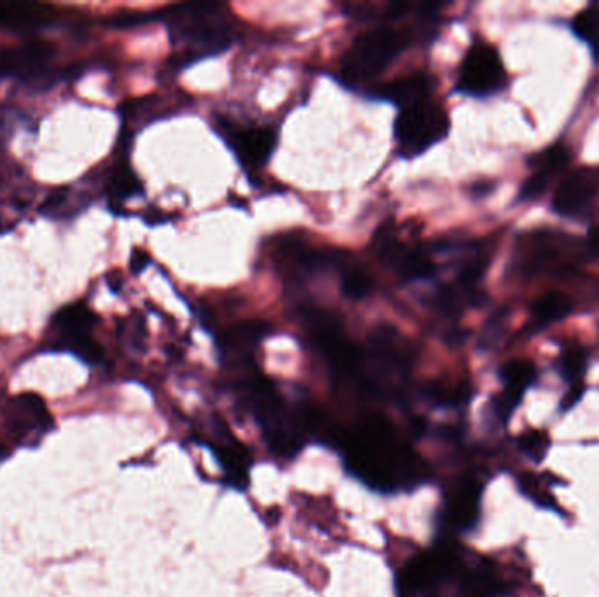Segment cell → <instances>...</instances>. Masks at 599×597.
Masks as SVG:
<instances>
[{
    "instance_id": "cell-1",
    "label": "cell",
    "mask_w": 599,
    "mask_h": 597,
    "mask_svg": "<svg viewBox=\"0 0 599 597\" xmlns=\"http://www.w3.org/2000/svg\"><path fill=\"white\" fill-rule=\"evenodd\" d=\"M339 443L347 473L379 494L414 491L428 478L423 459L381 417L358 422Z\"/></svg>"
},
{
    "instance_id": "cell-2",
    "label": "cell",
    "mask_w": 599,
    "mask_h": 597,
    "mask_svg": "<svg viewBox=\"0 0 599 597\" xmlns=\"http://www.w3.org/2000/svg\"><path fill=\"white\" fill-rule=\"evenodd\" d=\"M240 396L251 410L256 426L270 452L293 459L304 449L309 436L323 433L311 408L291 407L270 380L260 373H249L237 384Z\"/></svg>"
},
{
    "instance_id": "cell-3",
    "label": "cell",
    "mask_w": 599,
    "mask_h": 597,
    "mask_svg": "<svg viewBox=\"0 0 599 597\" xmlns=\"http://www.w3.org/2000/svg\"><path fill=\"white\" fill-rule=\"evenodd\" d=\"M170 39L181 65L228 50L235 37L232 11L223 4H183L167 9Z\"/></svg>"
},
{
    "instance_id": "cell-4",
    "label": "cell",
    "mask_w": 599,
    "mask_h": 597,
    "mask_svg": "<svg viewBox=\"0 0 599 597\" xmlns=\"http://www.w3.org/2000/svg\"><path fill=\"white\" fill-rule=\"evenodd\" d=\"M599 254V235L587 240L554 230H535L519 240L515 267L524 277L571 272L578 263L591 261Z\"/></svg>"
},
{
    "instance_id": "cell-5",
    "label": "cell",
    "mask_w": 599,
    "mask_h": 597,
    "mask_svg": "<svg viewBox=\"0 0 599 597\" xmlns=\"http://www.w3.org/2000/svg\"><path fill=\"white\" fill-rule=\"evenodd\" d=\"M409 30H367L354 39L340 65V78L346 85H365L384 72L398 55L412 44Z\"/></svg>"
},
{
    "instance_id": "cell-6",
    "label": "cell",
    "mask_w": 599,
    "mask_h": 597,
    "mask_svg": "<svg viewBox=\"0 0 599 597\" xmlns=\"http://www.w3.org/2000/svg\"><path fill=\"white\" fill-rule=\"evenodd\" d=\"M463 575V555L451 541L412 557L396 576V597H438L445 583Z\"/></svg>"
},
{
    "instance_id": "cell-7",
    "label": "cell",
    "mask_w": 599,
    "mask_h": 597,
    "mask_svg": "<svg viewBox=\"0 0 599 597\" xmlns=\"http://www.w3.org/2000/svg\"><path fill=\"white\" fill-rule=\"evenodd\" d=\"M449 128V114L435 100H421L414 106L403 107L395 123L398 155L405 158L423 155L431 146L444 141Z\"/></svg>"
},
{
    "instance_id": "cell-8",
    "label": "cell",
    "mask_w": 599,
    "mask_h": 597,
    "mask_svg": "<svg viewBox=\"0 0 599 597\" xmlns=\"http://www.w3.org/2000/svg\"><path fill=\"white\" fill-rule=\"evenodd\" d=\"M507 85V71L498 50L486 41L473 43L459 65L456 92L472 99H487Z\"/></svg>"
},
{
    "instance_id": "cell-9",
    "label": "cell",
    "mask_w": 599,
    "mask_h": 597,
    "mask_svg": "<svg viewBox=\"0 0 599 597\" xmlns=\"http://www.w3.org/2000/svg\"><path fill=\"white\" fill-rule=\"evenodd\" d=\"M482 501V485L473 477L456 480L445 492L440 508V526L454 533H466L477 526Z\"/></svg>"
},
{
    "instance_id": "cell-10",
    "label": "cell",
    "mask_w": 599,
    "mask_h": 597,
    "mask_svg": "<svg viewBox=\"0 0 599 597\" xmlns=\"http://www.w3.org/2000/svg\"><path fill=\"white\" fill-rule=\"evenodd\" d=\"M218 132L246 169H260L265 165L277 144V135L268 127H242L230 121H218Z\"/></svg>"
},
{
    "instance_id": "cell-11",
    "label": "cell",
    "mask_w": 599,
    "mask_h": 597,
    "mask_svg": "<svg viewBox=\"0 0 599 597\" xmlns=\"http://www.w3.org/2000/svg\"><path fill=\"white\" fill-rule=\"evenodd\" d=\"M599 188V170H573L561 179L552 198V212L566 219L584 218L596 200Z\"/></svg>"
},
{
    "instance_id": "cell-12",
    "label": "cell",
    "mask_w": 599,
    "mask_h": 597,
    "mask_svg": "<svg viewBox=\"0 0 599 597\" xmlns=\"http://www.w3.org/2000/svg\"><path fill=\"white\" fill-rule=\"evenodd\" d=\"M377 254L403 281H424L437 274V265L426 247L407 246L393 235L379 239Z\"/></svg>"
},
{
    "instance_id": "cell-13",
    "label": "cell",
    "mask_w": 599,
    "mask_h": 597,
    "mask_svg": "<svg viewBox=\"0 0 599 597\" xmlns=\"http://www.w3.org/2000/svg\"><path fill=\"white\" fill-rule=\"evenodd\" d=\"M6 424L13 435L20 440H27L30 436L50 431L53 419L48 414L43 398L34 393H25L9 401L6 407Z\"/></svg>"
},
{
    "instance_id": "cell-14",
    "label": "cell",
    "mask_w": 599,
    "mask_h": 597,
    "mask_svg": "<svg viewBox=\"0 0 599 597\" xmlns=\"http://www.w3.org/2000/svg\"><path fill=\"white\" fill-rule=\"evenodd\" d=\"M571 151L564 142H556L533 158V174L519 191V202H535L549 188L550 181L570 163Z\"/></svg>"
},
{
    "instance_id": "cell-15",
    "label": "cell",
    "mask_w": 599,
    "mask_h": 597,
    "mask_svg": "<svg viewBox=\"0 0 599 597\" xmlns=\"http://www.w3.org/2000/svg\"><path fill=\"white\" fill-rule=\"evenodd\" d=\"M214 454H216L221 470L225 471L226 484L232 485L239 491L247 489L251 457H249L246 447H242L239 440L233 438L232 433L223 429L221 435H216Z\"/></svg>"
},
{
    "instance_id": "cell-16",
    "label": "cell",
    "mask_w": 599,
    "mask_h": 597,
    "mask_svg": "<svg viewBox=\"0 0 599 597\" xmlns=\"http://www.w3.org/2000/svg\"><path fill=\"white\" fill-rule=\"evenodd\" d=\"M433 81L428 74H409L395 79L388 85L381 86L375 95L382 100H388L398 106H414L421 100L430 99Z\"/></svg>"
},
{
    "instance_id": "cell-17",
    "label": "cell",
    "mask_w": 599,
    "mask_h": 597,
    "mask_svg": "<svg viewBox=\"0 0 599 597\" xmlns=\"http://www.w3.org/2000/svg\"><path fill=\"white\" fill-rule=\"evenodd\" d=\"M97 326V316L86 307L85 303H72L58 310L53 317V328L57 330L62 344L74 338L88 337L90 331Z\"/></svg>"
},
{
    "instance_id": "cell-18",
    "label": "cell",
    "mask_w": 599,
    "mask_h": 597,
    "mask_svg": "<svg viewBox=\"0 0 599 597\" xmlns=\"http://www.w3.org/2000/svg\"><path fill=\"white\" fill-rule=\"evenodd\" d=\"M500 379L503 382V391L501 393L519 405L524 393L535 382V365L531 361H526V359L508 361L507 365H503L500 370Z\"/></svg>"
},
{
    "instance_id": "cell-19",
    "label": "cell",
    "mask_w": 599,
    "mask_h": 597,
    "mask_svg": "<svg viewBox=\"0 0 599 597\" xmlns=\"http://www.w3.org/2000/svg\"><path fill=\"white\" fill-rule=\"evenodd\" d=\"M573 312V300L561 291H550L547 295L540 296L531 307V324L542 330L550 324L561 321Z\"/></svg>"
},
{
    "instance_id": "cell-20",
    "label": "cell",
    "mask_w": 599,
    "mask_h": 597,
    "mask_svg": "<svg viewBox=\"0 0 599 597\" xmlns=\"http://www.w3.org/2000/svg\"><path fill=\"white\" fill-rule=\"evenodd\" d=\"M270 326L263 321L239 324L226 331L221 337V349L226 352H246L258 345L261 338L267 337Z\"/></svg>"
},
{
    "instance_id": "cell-21",
    "label": "cell",
    "mask_w": 599,
    "mask_h": 597,
    "mask_svg": "<svg viewBox=\"0 0 599 597\" xmlns=\"http://www.w3.org/2000/svg\"><path fill=\"white\" fill-rule=\"evenodd\" d=\"M51 51V46L43 43L29 44L22 50L9 51L8 55L0 58V69L9 72L32 71L50 58Z\"/></svg>"
},
{
    "instance_id": "cell-22",
    "label": "cell",
    "mask_w": 599,
    "mask_h": 597,
    "mask_svg": "<svg viewBox=\"0 0 599 597\" xmlns=\"http://www.w3.org/2000/svg\"><path fill=\"white\" fill-rule=\"evenodd\" d=\"M48 13L41 6H2L0 4V27L29 30L50 22Z\"/></svg>"
},
{
    "instance_id": "cell-23",
    "label": "cell",
    "mask_w": 599,
    "mask_h": 597,
    "mask_svg": "<svg viewBox=\"0 0 599 597\" xmlns=\"http://www.w3.org/2000/svg\"><path fill=\"white\" fill-rule=\"evenodd\" d=\"M340 277H342V293L351 300H363L374 291L372 275L358 263L344 260L340 265Z\"/></svg>"
},
{
    "instance_id": "cell-24",
    "label": "cell",
    "mask_w": 599,
    "mask_h": 597,
    "mask_svg": "<svg viewBox=\"0 0 599 597\" xmlns=\"http://www.w3.org/2000/svg\"><path fill=\"white\" fill-rule=\"evenodd\" d=\"M573 34L591 48L592 55L599 62V4H591L582 9L571 22Z\"/></svg>"
},
{
    "instance_id": "cell-25",
    "label": "cell",
    "mask_w": 599,
    "mask_h": 597,
    "mask_svg": "<svg viewBox=\"0 0 599 597\" xmlns=\"http://www.w3.org/2000/svg\"><path fill=\"white\" fill-rule=\"evenodd\" d=\"M347 16H351L354 20L360 22H368V20H388V18H396L402 16L405 11L412 9L410 4H375V2H363V4H349L346 6Z\"/></svg>"
},
{
    "instance_id": "cell-26",
    "label": "cell",
    "mask_w": 599,
    "mask_h": 597,
    "mask_svg": "<svg viewBox=\"0 0 599 597\" xmlns=\"http://www.w3.org/2000/svg\"><path fill=\"white\" fill-rule=\"evenodd\" d=\"M557 366L564 380H568L571 386H580V380L584 377L587 368V352L580 345H568L561 352Z\"/></svg>"
},
{
    "instance_id": "cell-27",
    "label": "cell",
    "mask_w": 599,
    "mask_h": 597,
    "mask_svg": "<svg viewBox=\"0 0 599 597\" xmlns=\"http://www.w3.org/2000/svg\"><path fill=\"white\" fill-rule=\"evenodd\" d=\"M109 191H111L114 198L127 200V198L142 193V184L139 177L135 176L134 170L130 169L128 165H120V167H116L113 176H111Z\"/></svg>"
},
{
    "instance_id": "cell-28",
    "label": "cell",
    "mask_w": 599,
    "mask_h": 597,
    "mask_svg": "<svg viewBox=\"0 0 599 597\" xmlns=\"http://www.w3.org/2000/svg\"><path fill=\"white\" fill-rule=\"evenodd\" d=\"M519 447L529 459L540 463L549 450V436L538 429H529L519 438Z\"/></svg>"
},
{
    "instance_id": "cell-29",
    "label": "cell",
    "mask_w": 599,
    "mask_h": 597,
    "mask_svg": "<svg viewBox=\"0 0 599 597\" xmlns=\"http://www.w3.org/2000/svg\"><path fill=\"white\" fill-rule=\"evenodd\" d=\"M519 489H521L524 496L533 499L536 505L542 506V508H554V510H557V505L554 503L552 494L545 491L542 485H540V480L533 477V475H522L519 478Z\"/></svg>"
},
{
    "instance_id": "cell-30",
    "label": "cell",
    "mask_w": 599,
    "mask_h": 597,
    "mask_svg": "<svg viewBox=\"0 0 599 597\" xmlns=\"http://www.w3.org/2000/svg\"><path fill=\"white\" fill-rule=\"evenodd\" d=\"M62 345H64L65 349L74 352L79 359H83L88 365H97L100 359H102V351H100L99 345L93 342L90 335L88 337L74 338V340H69V342H65Z\"/></svg>"
},
{
    "instance_id": "cell-31",
    "label": "cell",
    "mask_w": 599,
    "mask_h": 597,
    "mask_svg": "<svg viewBox=\"0 0 599 597\" xmlns=\"http://www.w3.org/2000/svg\"><path fill=\"white\" fill-rule=\"evenodd\" d=\"M148 263V254L142 253V251H135L134 256H132V261H130V268H132V272L139 274V272H142V270L146 268Z\"/></svg>"
},
{
    "instance_id": "cell-32",
    "label": "cell",
    "mask_w": 599,
    "mask_h": 597,
    "mask_svg": "<svg viewBox=\"0 0 599 597\" xmlns=\"http://www.w3.org/2000/svg\"><path fill=\"white\" fill-rule=\"evenodd\" d=\"M9 457V449L8 447H4V445H0V463L2 461H6Z\"/></svg>"
},
{
    "instance_id": "cell-33",
    "label": "cell",
    "mask_w": 599,
    "mask_h": 597,
    "mask_svg": "<svg viewBox=\"0 0 599 597\" xmlns=\"http://www.w3.org/2000/svg\"><path fill=\"white\" fill-rule=\"evenodd\" d=\"M6 230H8V228H4L2 221H0V235H2V233H6Z\"/></svg>"
}]
</instances>
